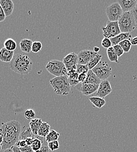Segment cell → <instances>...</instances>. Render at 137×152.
Returning a JSON list of instances; mask_svg holds the SVG:
<instances>
[{
    "instance_id": "obj_40",
    "label": "cell",
    "mask_w": 137,
    "mask_h": 152,
    "mask_svg": "<svg viewBox=\"0 0 137 152\" xmlns=\"http://www.w3.org/2000/svg\"><path fill=\"white\" fill-rule=\"evenodd\" d=\"M68 80H69V84L70 85V86H77L78 84H79V81L78 80H70V79H69L68 78Z\"/></svg>"
},
{
    "instance_id": "obj_2",
    "label": "cell",
    "mask_w": 137,
    "mask_h": 152,
    "mask_svg": "<svg viewBox=\"0 0 137 152\" xmlns=\"http://www.w3.org/2000/svg\"><path fill=\"white\" fill-rule=\"evenodd\" d=\"M32 64V60L27 55L23 53H18L14 55L9 66L12 71L23 75H28L31 72Z\"/></svg>"
},
{
    "instance_id": "obj_3",
    "label": "cell",
    "mask_w": 137,
    "mask_h": 152,
    "mask_svg": "<svg viewBox=\"0 0 137 152\" xmlns=\"http://www.w3.org/2000/svg\"><path fill=\"white\" fill-rule=\"evenodd\" d=\"M54 92L59 95H67L70 92L71 86L67 76L56 77L49 81Z\"/></svg>"
},
{
    "instance_id": "obj_48",
    "label": "cell",
    "mask_w": 137,
    "mask_h": 152,
    "mask_svg": "<svg viewBox=\"0 0 137 152\" xmlns=\"http://www.w3.org/2000/svg\"><path fill=\"white\" fill-rule=\"evenodd\" d=\"M2 150V144L0 143V151Z\"/></svg>"
},
{
    "instance_id": "obj_5",
    "label": "cell",
    "mask_w": 137,
    "mask_h": 152,
    "mask_svg": "<svg viewBox=\"0 0 137 152\" xmlns=\"http://www.w3.org/2000/svg\"><path fill=\"white\" fill-rule=\"evenodd\" d=\"M46 70L51 75L56 77L67 76V69L63 61L58 60L50 61L46 66Z\"/></svg>"
},
{
    "instance_id": "obj_13",
    "label": "cell",
    "mask_w": 137,
    "mask_h": 152,
    "mask_svg": "<svg viewBox=\"0 0 137 152\" xmlns=\"http://www.w3.org/2000/svg\"><path fill=\"white\" fill-rule=\"evenodd\" d=\"M117 2L120 5L123 12L131 11L137 7V1L136 0H119Z\"/></svg>"
},
{
    "instance_id": "obj_14",
    "label": "cell",
    "mask_w": 137,
    "mask_h": 152,
    "mask_svg": "<svg viewBox=\"0 0 137 152\" xmlns=\"http://www.w3.org/2000/svg\"><path fill=\"white\" fill-rule=\"evenodd\" d=\"M0 5L7 17L10 16L14 9V4L12 0H0Z\"/></svg>"
},
{
    "instance_id": "obj_43",
    "label": "cell",
    "mask_w": 137,
    "mask_h": 152,
    "mask_svg": "<svg viewBox=\"0 0 137 152\" xmlns=\"http://www.w3.org/2000/svg\"><path fill=\"white\" fill-rule=\"evenodd\" d=\"M130 42H131L132 45H134V46L137 45V37L132 38L131 39Z\"/></svg>"
},
{
    "instance_id": "obj_39",
    "label": "cell",
    "mask_w": 137,
    "mask_h": 152,
    "mask_svg": "<svg viewBox=\"0 0 137 152\" xmlns=\"http://www.w3.org/2000/svg\"><path fill=\"white\" fill-rule=\"evenodd\" d=\"M133 15L134 16V18L135 20V23H136V28L137 29V7H136L134 10L131 11Z\"/></svg>"
},
{
    "instance_id": "obj_32",
    "label": "cell",
    "mask_w": 137,
    "mask_h": 152,
    "mask_svg": "<svg viewBox=\"0 0 137 152\" xmlns=\"http://www.w3.org/2000/svg\"><path fill=\"white\" fill-rule=\"evenodd\" d=\"M101 46L107 49L113 47V45L110 39L107 38H103L101 41Z\"/></svg>"
},
{
    "instance_id": "obj_25",
    "label": "cell",
    "mask_w": 137,
    "mask_h": 152,
    "mask_svg": "<svg viewBox=\"0 0 137 152\" xmlns=\"http://www.w3.org/2000/svg\"><path fill=\"white\" fill-rule=\"evenodd\" d=\"M35 135L32 133L30 127L27 128L20 134L19 140H26L28 138H35Z\"/></svg>"
},
{
    "instance_id": "obj_12",
    "label": "cell",
    "mask_w": 137,
    "mask_h": 152,
    "mask_svg": "<svg viewBox=\"0 0 137 152\" xmlns=\"http://www.w3.org/2000/svg\"><path fill=\"white\" fill-rule=\"evenodd\" d=\"M63 62L67 69L76 66L78 64V56L75 52H72L63 58Z\"/></svg>"
},
{
    "instance_id": "obj_4",
    "label": "cell",
    "mask_w": 137,
    "mask_h": 152,
    "mask_svg": "<svg viewBox=\"0 0 137 152\" xmlns=\"http://www.w3.org/2000/svg\"><path fill=\"white\" fill-rule=\"evenodd\" d=\"M118 22L121 33H130L136 29L134 16L131 11L123 12Z\"/></svg>"
},
{
    "instance_id": "obj_31",
    "label": "cell",
    "mask_w": 137,
    "mask_h": 152,
    "mask_svg": "<svg viewBox=\"0 0 137 152\" xmlns=\"http://www.w3.org/2000/svg\"><path fill=\"white\" fill-rule=\"evenodd\" d=\"M89 69L87 65H82V64H77V73L78 75L81 73H87Z\"/></svg>"
},
{
    "instance_id": "obj_1",
    "label": "cell",
    "mask_w": 137,
    "mask_h": 152,
    "mask_svg": "<svg viewBox=\"0 0 137 152\" xmlns=\"http://www.w3.org/2000/svg\"><path fill=\"white\" fill-rule=\"evenodd\" d=\"M22 126L18 121H11L2 124L0 132L3 135L2 150L4 151L12 148L19 140Z\"/></svg>"
},
{
    "instance_id": "obj_20",
    "label": "cell",
    "mask_w": 137,
    "mask_h": 152,
    "mask_svg": "<svg viewBox=\"0 0 137 152\" xmlns=\"http://www.w3.org/2000/svg\"><path fill=\"white\" fill-rule=\"evenodd\" d=\"M91 103L96 108H101L104 107L106 103V101L104 98L99 97V96H91L89 98Z\"/></svg>"
},
{
    "instance_id": "obj_15",
    "label": "cell",
    "mask_w": 137,
    "mask_h": 152,
    "mask_svg": "<svg viewBox=\"0 0 137 152\" xmlns=\"http://www.w3.org/2000/svg\"><path fill=\"white\" fill-rule=\"evenodd\" d=\"M14 57V52L10 51L4 47L0 50V60L5 63H10Z\"/></svg>"
},
{
    "instance_id": "obj_18",
    "label": "cell",
    "mask_w": 137,
    "mask_h": 152,
    "mask_svg": "<svg viewBox=\"0 0 137 152\" xmlns=\"http://www.w3.org/2000/svg\"><path fill=\"white\" fill-rule=\"evenodd\" d=\"M132 36L131 35L130 33H121L120 34H119L117 36H116L114 38H111L110 40L111 41L113 46H115L116 45H118L120 42H121L122 41L128 39L131 40V39H132Z\"/></svg>"
},
{
    "instance_id": "obj_21",
    "label": "cell",
    "mask_w": 137,
    "mask_h": 152,
    "mask_svg": "<svg viewBox=\"0 0 137 152\" xmlns=\"http://www.w3.org/2000/svg\"><path fill=\"white\" fill-rule=\"evenodd\" d=\"M51 131V126L47 122H43L40 126L38 135L40 137H46Z\"/></svg>"
},
{
    "instance_id": "obj_45",
    "label": "cell",
    "mask_w": 137,
    "mask_h": 152,
    "mask_svg": "<svg viewBox=\"0 0 137 152\" xmlns=\"http://www.w3.org/2000/svg\"><path fill=\"white\" fill-rule=\"evenodd\" d=\"M100 48L99 47H97V46H95V47H94V49H93V51L95 52H96V53H98V52L100 51Z\"/></svg>"
},
{
    "instance_id": "obj_6",
    "label": "cell",
    "mask_w": 137,
    "mask_h": 152,
    "mask_svg": "<svg viewBox=\"0 0 137 152\" xmlns=\"http://www.w3.org/2000/svg\"><path fill=\"white\" fill-rule=\"evenodd\" d=\"M92 70L101 80H107L112 74V68L105 61H100Z\"/></svg>"
},
{
    "instance_id": "obj_34",
    "label": "cell",
    "mask_w": 137,
    "mask_h": 152,
    "mask_svg": "<svg viewBox=\"0 0 137 152\" xmlns=\"http://www.w3.org/2000/svg\"><path fill=\"white\" fill-rule=\"evenodd\" d=\"M116 53H117V55L118 57H121L124 53V50L122 49V48L120 46V45L118 44V45H116L115 46H113Z\"/></svg>"
},
{
    "instance_id": "obj_8",
    "label": "cell",
    "mask_w": 137,
    "mask_h": 152,
    "mask_svg": "<svg viewBox=\"0 0 137 152\" xmlns=\"http://www.w3.org/2000/svg\"><path fill=\"white\" fill-rule=\"evenodd\" d=\"M102 31L104 37L109 39L114 38L121 33L118 25V22L109 20L107 22L106 26L102 28Z\"/></svg>"
},
{
    "instance_id": "obj_38",
    "label": "cell",
    "mask_w": 137,
    "mask_h": 152,
    "mask_svg": "<svg viewBox=\"0 0 137 152\" xmlns=\"http://www.w3.org/2000/svg\"><path fill=\"white\" fill-rule=\"evenodd\" d=\"M20 149L22 152H34L31 146H26L24 148H21Z\"/></svg>"
},
{
    "instance_id": "obj_42",
    "label": "cell",
    "mask_w": 137,
    "mask_h": 152,
    "mask_svg": "<svg viewBox=\"0 0 137 152\" xmlns=\"http://www.w3.org/2000/svg\"><path fill=\"white\" fill-rule=\"evenodd\" d=\"M34 138H28L25 140L26 142V144L28 146H31L32 145V142H33V140H34Z\"/></svg>"
},
{
    "instance_id": "obj_24",
    "label": "cell",
    "mask_w": 137,
    "mask_h": 152,
    "mask_svg": "<svg viewBox=\"0 0 137 152\" xmlns=\"http://www.w3.org/2000/svg\"><path fill=\"white\" fill-rule=\"evenodd\" d=\"M107 55L109 60L111 62H115L118 63V57L117 53H116L113 47L107 49Z\"/></svg>"
},
{
    "instance_id": "obj_10",
    "label": "cell",
    "mask_w": 137,
    "mask_h": 152,
    "mask_svg": "<svg viewBox=\"0 0 137 152\" xmlns=\"http://www.w3.org/2000/svg\"><path fill=\"white\" fill-rule=\"evenodd\" d=\"M99 85L96 84H86V83H80L76 86V89L79 91L82 94L86 96L91 95L98 90Z\"/></svg>"
},
{
    "instance_id": "obj_29",
    "label": "cell",
    "mask_w": 137,
    "mask_h": 152,
    "mask_svg": "<svg viewBox=\"0 0 137 152\" xmlns=\"http://www.w3.org/2000/svg\"><path fill=\"white\" fill-rule=\"evenodd\" d=\"M42 48V44L40 42H38L35 41L33 42L32 46V52L37 53L39 52Z\"/></svg>"
},
{
    "instance_id": "obj_7",
    "label": "cell",
    "mask_w": 137,
    "mask_h": 152,
    "mask_svg": "<svg viewBox=\"0 0 137 152\" xmlns=\"http://www.w3.org/2000/svg\"><path fill=\"white\" fill-rule=\"evenodd\" d=\"M105 12L109 21L118 22L123 14V11L120 5L116 2L107 7Z\"/></svg>"
},
{
    "instance_id": "obj_27",
    "label": "cell",
    "mask_w": 137,
    "mask_h": 152,
    "mask_svg": "<svg viewBox=\"0 0 137 152\" xmlns=\"http://www.w3.org/2000/svg\"><path fill=\"white\" fill-rule=\"evenodd\" d=\"M101 58H102V55L97 54L93 59H92L87 65L89 67V69L92 70L94 67H95L99 63V62L101 61Z\"/></svg>"
},
{
    "instance_id": "obj_49",
    "label": "cell",
    "mask_w": 137,
    "mask_h": 152,
    "mask_svg": "<svg viewBox=\"0 0 137 152\" xmlns=\"http://www.w3.org/2000/svg\"></svg>"
},
{
    "instance_id": "obj_41",
    "label": "cell",
    "mask_w": 137,
    "mask_h": 152,
    "mask_svg": "<svg viewBox=\"0 0 137 152\" xmlns=\"http://www.w3.org/2000/svg\"><path fill=\"white\" fill-rule=\"evenodd\" d=\"M49 150L48 146H42L38 151L34 152H49Z\"/></svg>"
},
{
    "instance_id": "obj_28",
    "label": "cell",
    "mask_w": 137,
    "mask_h": 152,
    "mask_svg": "<svg viewBox=\"0 0 137 152\" xmlns=\"http://www.w3.org/2000/svg\"><path fill=\"white\" fill-rule=\"evenodd\" d=\"M119 45L122 48L124 52H125V53L129 52L130 50L131 49L132 46H133L130 40H128V39H126V40H124L122 41L121 42H120L119 43Z\"/></svg>"
},
{
    "instance_id": "obj_17",
    "label": "cell",
    "mask_w": 137,
    "mask_h": 152,
    "mask_svg": "<svg viewBox=\"0 0 137 152\" xmlns=\"http://www.w3.org/2000/svg\"><path fill=\"white\" fill-rule=\"evenodd\" d=\"M101 81L92 70H89L87 74L86 79L83 83L99 85Z\"/></svg>"
},
{
    "instance_id": "obj_33",
    "label": "cell",
    "mask_w": 137,
    "mask_h": 152,
    "mask_svg": "<svg viewBox=\"0 0 137 152\" xmlns=\"http://www.w3.org/2000/svg\"><path fill=\"white\" fill-rule=\"evenodd\" d=\"M48 148L51 151H55L59 149V143L58 140L53 141L48 143Z\"/></svg>"
},
{
    "instance_id": "obj_35",
    "label": "cell",
    "mask_w": 137,
    "mask_h": 152,
    "mask_svg": "<svg viewBox=\"0 0 137 152\" xmlns=\"http://www.w3.org/2000/svg\"><path fill=\"white\" fill-rule=\"evenodd\" d=\"M15 146H16L17 147H18L19 148H24L28 145L26 144L25 140H18L17 142V143H15Z\"/></svg>"
},
{
    "instance_id": "obj_16",
    "label": "cell",
    "mask_w": 137,
    "mask_h": 152,
    "mask_svg": "<svg viewBox=\"0 0 137 152\" xmlns=\"http://www.w3.org/2000/svg\"><path fill=\"white\" fill-rule=\"evenodd\" d=\"M33 42L32 40L29 39H23L21 40L20 43V49L24 53H29L32 52V46Z\"/></svg>"
},
{
    "instance_id": "obj_36",
    "label": "cell",
    "mask_w": 137,
    "mask_h": 152,
    "mask_svg": "<svg viewBox=\"0 0 137 152\" xmlns=\"http://www.w3.org/2000/svg\"><path fill=\"white\" fill-rule=\"evenodd\" d=\"M87 73H81L78 75V81L80 83H83L87 77Z\"/></svg>"
},
{
    "instance_id": "obj_19",
    "label": "cell",
    "mask_w": 137,
    "mask_h": 152,
    "mask_svg": "<svg viewBox=\"0 0 137 152\" xmlns=\"http://www.w3.org/2000/svg\"><path fill=\"white\" fill-rule=\"evenodd\" d=\"M42 123L43 122L42 119L39 118H35L30 121L29 127L34 135H36V136L38 135L40 126H41Z\"/></svg>"
},
{
    "instance_id": "obj_11",
    "label": "cell",
    "mask_w": 137,
    "mask_h": 152,
    "mask_svg": "<svg viewBox=\"0 0 137 152\" xmlns=\"http://www.w3.org/2000/svg\"><path fill=\"white\" fill-rule=\"evenodd\" d=\"M113 91L111 86L108 80H102L99 84L98 90L96 95L97 96L104 98L106 96L109 95Z\"/></svg>"
},
{
    "instance_id": "obj_26",
    "label": "cell",
    "mask_w": 137,
    "mask_h": 152,
    "mask_svg": "<svg viewBox=\"0 0 137 152\" xmlns=\"http://www.w3.org/2000/svg\"><path fill=\"white\" fill-rule=\"evenodd\" d=\"M59 136H60V133L56 132V131L52 129V130H51L50 132L46 136V140L48 143L58 140L59 139Z\"/></svg>"
},
{
    "instance_id": "obj_37",
    "label": "cell",
    "mask_w": 137,
    "mask_h": 152,
    "mask_svg": "<svg viewBox=\"0 0 137 152\" xmlns=\"http://www.w3.org/2000/svg\"><path fill=\"white\" fill-rule=\"evenodd\" d=\"M6 17L7 16L5 15V12L0 5V22L5 20V19L6 18Z\"/></svg>"
},
{
    "instance_id": "obj_9",
    "label": "cell",
    "mask_w": 137,
    "mask_h": 152,
    "mask_svg": "<svg viewBox=\"0 0 137 152\" xmlns=\"http://www.w3.org/2000/svg\"><path fill=\"white\" fill-rule=\"evenodd\" d=\"M98 53L90 50H83L78 55V64L82 65H87L90 61L95 57Z\"/></svg>"
},
{
    "instance_id": "obj_47",
    "label": "cell",
    "mask_w": 137,
    "mask_h": 152,
    "mask_svg": "<svg viewBox=\"0 0 137 152\" xmlns=\"http://www.w3.org/2000/svg\"><path fill=\"white\" fill-rule=\"evenodd\" d=\"M14 152L12 151V149L11 148V149H7V150H5V151H4V152Z\"/></svg>"
},
{
    "instance_id": "obj_46",
    "label": "cell",
    "mask_w": 137,
    "mask_h": 152,
    "mask_svg": "<svg viewBox=\"0 0 137 152\" xmlns=\"http://www.w3.org/2000/svg\"><path fill=\"white\" fill-rule=\"evenodd\" d=\"M3 140H4V137H3V135L2 133L0 132V143H2L3 142Z\"/></svg>"
},
{
    "instance_id": "obj_22",
    "label": "cell",
    "mask_w": 137,
    "mask_h": 152,
    "mask_svg": "<svg viewBox=\"0 0 137 152\" xmlns=\"http://www.w3.org/2000/svg\"><path fill=\"white\" fill-rule=\"evenodd\" d=\"M4 46L5 49L10 51H14L17 47V42L12 38H8L6 39L4 43Z\"/></svg>"
},
{
    "instance_id": "obj_44",
    "label": "cell",
    "mask_w": 137,
    "mask_h": 152,
    "mask_svg": "<svg viewBox=\"0 0 137 152\" xmlns=\"http://www.w3.org/2000/svg\"><path fill=\"white\" fill-rule=\"evenodd\" d=\"M11 149H12V151L14 152H22L20 150V148L17 147L16 146H14Z\"/></svg>"
},
{
    "instance_id": "obj_23",
    "label": "cell",
    "mask_w": 137,
    "mask_h": 152,
    "mask_svg": "<svg viewBox=\"0 0 137 152\" xmlns=\"http://www.w3.org/2000/svg\"><path fill=\"white\" fill-rule=\"evenodd\" d=\"M43 137L39 136L38 135L37 136V137H35L34 139L32 144L31 145V148L34 152L38 151L42 147V145L43 144Z\"/></svg>"
},
{
    "instance_id": "obj_30",
    "label": "cell",
    "mask_w": 137,
    "mask_h": 152,
    "mask_svg": "<svg viewBox=\"0 0 137 152\" xmlns=\"http://www.w3.org/2000/svg\"><path fill=\"white\" fill-rule=\"evenodd\" d=\"M25 117L26 119H28V120H32L34 119H35L34 118L35 117V112L34 111V110H32V109H29V110H27L25 112Z\"/></svg>"
}]
</instances>
